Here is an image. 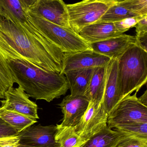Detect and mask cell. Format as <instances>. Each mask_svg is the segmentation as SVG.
<instances>
[{
	"label": "cell",
	"instance_id": "4fadbf2b",
	"mask_svg": "<svg viewBox=\"0 0 147 147\" xmlns=\"http://www.w3.org/2000/svg\"><path fill=\"white\" fill-rule=\"evenodd\" d=\"M136 43L135 36L123 34L90 45L91 50L96 52L110 59H117L129 47Z\"/></svg>",
	"mask_w": 147,
	"mask_h": 147
},
{
	"label": "cell",
	"instance_id": "5b68a950",
	"mask_svg": "<svg viewBox=\"0 0 147 147\" xmlns=\"http://www.w3.org/2000/svg\"><path fill=\"white\" fill-rule=\"evenodd\" d=\"M117 2L118 0H83L66 4L72 31L78 34L85 27L98 22L108 9Z\"/></svg>",
	"mask_w": 147,
	"mask_h": 147
},
{
	"label": "cell",
	"instance_id": "ac0fdd59",
	"mask_svg": "<svg viewBox=\"0 0 147 147\" xmlns=\"http://www.w3.org/2000/svg\"><path fill=\"white\" fill-rule=\"evenodd\" d=\"M95 68L79 69L67 71L64 74L72 96H84Z\"/></svg>",
	"mask_w": 147,
	"mask_h": 147
},
{
	"label": "cell",
	"instance_id": "4dcf8cb0",
	"mask_svg": "<svg viewBox=\"0 0 147 147\" xmlns=\"http://www.w3.org/2000/svg\"><path fill=\"white\" fill-rule=\"evenodd\" d=\"M23 5L26 10H28V9L33 6L37 0H19Z\"/></svg>",
	"mask_w": 147,
	"mask_h": 147
},
{
	"label": "cell",
	"instance_id": "2e32d148",
	"mask_svg": "<svg viewBox=\"0 0 147 147\" xmlns=\"http://www.w3.org/2000/svg\"><path fill=\"white\" fill-rule=\"evenodd\" d=\"M119 102L117 60L111 59L108 64L103 105L108 115Z\"/></svg>",
	"mask_w": 147,
	"mask_h": 147
},
{
	"label": "cell",
	"instance_id": "7402d4cb",
	"mask_svg": "<svg viewBox=\"0 0 147 147\" xmlns=\"http://www.w3.org/2000/svg\"><path fill=\"white\" fill-rule=\"evenodd\" d=\"M138 16L126 8L118 1L110 7L98 22H114Z\"/></svg>",
	"mask_w": 147,
	"mask_h": 147
},
{
	"label": "cell",
	"instance_id": "9c48e42d",
	"mask_svg": "<svg viewBox=\"0 0 147 147\" xmlns=\"http://www.w3.org/2000/svg\"><path fill=\"white\" fill-rule=\"evenodd\" d=\"M108 115L102 103L95 104L89 101L82 119L75 127L77 134L86 141L94 134L108 125Z\"/></svg>",
	"mask_w": 147,
	"mask_h": 147
},
{
	"label": "cell",
	"instance_id": "8fae6325",
	"mask_svg": "<svg viewBox=\"0 0 147 147\" xmlns=\"http://www.w3.org/2000/svg\"><path fill=\"white\" fill-rule=\"evenodd\" d=\"M111 60L91 49L74 53H64L61 74H64L73 70L102 67L107 65Z\"/></svg>",
	"mask_w": 147,
	"mask_h": 147
},
{
	"label": "cell",
	"instance_id": "d4e9b609",
	"mask_svg": "<svg viewBox=\"0 0 147 147\" xmlns=\"http://www.w3.org/2000/svg\"><path fill=\"white\" fill-rule=\"evenodd\" d=\"M138 16H147V0H118Z\"/></svg>",
	"mask_w": 147,
	"mask_h": 147
},
{
	"label": "cell",
	"instance_id": "d6986e66",
	"mask_svg": "<svg viewBox=\"0 0 147 147\" xmlns=\"http://www.w3.org/2000/svg\"><path fill=\"white\" fill-rule=\"evenodd\" d=\"M127 136L107 125L90 137L81 147H116Z\"/></svg>",
	"mask_w": 147,
	"mask_h": 147
},
{
	"label": "cell",
	"instance_id": "52a82bcc",
	"mask_svg": "<svg viewBox=\"0 0 147 147\" xmlns=\"http://www.w3.org/2000/svg\"><path fill=\"white\" fill-rule=\"evenodd\" d=\"M28 12L72 30L66 4L63 0H37Z\"/></svg>",
	"mask_w": 147,
	"mask_h": 147
},
{
	"label": "cell",
	"instance_id": "8992f818",
	"mask_svg": "<svg viewBox=\"0 0 147 147\" xmlns=\"http://www.w3.org/2000/svg\"><path fill=\"white\" fill-rule=\"evenodd\" d=\"M137 93L126 96L112 110L107 123L110 128L131 123H147V107L139 101Z\"/></svg>",
	"mask_w": 147,
	"mask_h": 147
},
{
	"label": "cell",
	"instance_id": "484cf974",
	"mask_svg": "<svg viewBox=\"0 0 147 147\" xmlns=\"http://www.w3.org/2000/svg\"><path fill=\"white\" fill-rule=\"evenodd\" d=\"M116 147H147V139L127 136Z\"/></svg>",
	"mask_w": 147,
	"mask_h": 147
},
{
	"label": "cell",
	"instance_id": "ba28073f",
	"mask_svg": "<svg viewBox=\"0 0 147 147\" xmlns=\"http://www.w3.org/2000/svg\"><path fill=\"white\" fill-rule=\"evenodd\" d=\"M57 126H31L17 135L18 147H60L55 140Z\"/></svg>",
	"mask_w": 147,
	"mask_h": 147
},
{
	"label": "cell",
	"instance_id": "4316f807",
	"mask_svg": "<svg viewBox=\"0 0 147 147\" xmlns=\"http://www.w3.org/2000/svg\"><path fill=\"white\" fill-rule=\"evenodd\" d=\"M145 16H146L130 17V18H126L122 20L114 22L117 28L119 31L124 33L125 32L128 31L130 28L135 27V25L139 22V21Z\"/></svg>",
	"mask_w": 147,
	"mask_h": 147
},
{
	"label": "cell",
	"instance_id": "3957f363",
	"mask_svg": "<svg viewBox=\"0 0 147 147\" xmlns=\"http://www.w3.org/2000/svg\"><path fill=\"white\" fill-rule=\"evenodd\" d=\"M117 60L120 102L146 84L147 51L136 43Z\"/></svg>",
	"mask_w": 147,
	"mask_h": 147
},
{
	"label": "cell",
	"instance_id": "9a60e30c",
	"mask_svg": "<svg viewBox=\"0 0 147 147\" xmlns=\"http://www.w3.org/2000/svg\"><path fill=\"white\" fill-rule=\"evenodd\" d=\"M114 22H97L84 27L78 34L89 44L100 42L123 34Z\"/></svg>",
	"mask_w": 147,
	"mask_h": 147
},
{
	"label": "cell",
	"instance_id": "d6a6232c",
	"mask_svg": "<svg viewBox=\"0 0 147 147\" xmlns=\"http://www.w3.org/2000/svg\"><path fill=\"white\" fill-rule=\"evenodd\" d=\"M99 1H110V0H99Z\"/></svg>",
	"mask_w": 147,
	"mask_h": 147
},
{
	"label": "cell",
	"instance_id": "cb8c5ba5",
	"mask_svg": "<svg viewBox=\"0 0 147 147\" xmlns=\"http://www.w3.org/2000/svg\"><path fill=\"white\" fill-rule=\"evenodd\" d=\"M113 129L129 136L147 139V123L134 122L120 124L116 125Z\"/></svg>",
	"mask_w": 147,
	"mask_h": 147
},
{
	"label": "cell",
	"instance_id": "ffe728a7",
	"mask_svg": "<svg viewBox=\"0 0 147 147\" xmlns=\"http://www.w3.org/2000/svg\"><path fill=\"white\" fill-rule=\"evenodd\" d=\"M55 139L60 147H81L85 142L76 132L75 127L57 124Z\"/></svg>",
	"mask_w": 147,
	"mask_h": 147
},
{
	"label": "cell",
	"instance_id": "1f68e13d",
	"mask_svg": "<svg viewBox=\"0 0 147 147\" xmlns=\"http://www.w3.org/2000/svg\"><path fill=\"white\" fill-rule=\"evenodd\" d=\"M139 101L143 105L147 107V90L145 91L142 96L138 98Z\"/></svg>",
	"mask_w": 147,
	"mask_h": 147
},
{
	"label": "cell",
	"instance_id": "5bb4252c",
	"mask_svg": "<svg viewBox=\"0 0 147 147\" xmlns=\"http://www.w3.org/2000/svg\"><path fill=\"white\" fill-rule=\"evenodd\" d=\"M0 18L9 20L28 32L39 30L19 0H0Z\"/></svg>",
	"mask_w": 147,
	"mask_h": 147
},
{
	"label": "cell",
	"instance_id": "83f0119b",
	"mask_svg": "<svg viewBox=\"0 0 147 147\" xmlns=\"http://www.w3.org/2000/svg\"><path fill=\"white\" fill-rule=\"evenodd\" d=\"M19 132L0 117V140L16 136Z\"/></svg>",
	"mask_w": 147,
	"mask_h": 147
},
{
	"label": "cell",
	"instance_id": "603a6c76",
	"mask_svg": "<svg viewBox=\"0 0 147 147\" xmlns=\"http://www.w3.org/2000/svg\"><path fill=\"white\" fill-rule=\"evenodd\" d=\"M14 83L7 59L0 52V98H4L5 92L13 86Z\"/></svg>",
	"mask_w": 147,
	"mask_h": 147
},
{
	"label": "cell",
	"instance_id": "f1b7e54d",
	"mask_svg": "<svg viewBox=\"0 0 147 147\" xmlns=\"http://www.w3.org/2000/svg\"><path fill=\"white\" fill-rule=\"evenodd\" d=\"M136 38L147 36V16H144L135 25Z\"/></svg>",
	"mask_w": 147,
	"mask_h": 147
},
{
	"label": "cell",
	"instance_id": "7a4b0ae2",
	"mask_svg": "<svg viewBox=\"0 0 147 147\" xmlns=\"http://www.w3.org/2000/svg\"><path fill=\"white\" fill-rule=\"evenodd\" d=\"M14 83L29 97L48 102L65 95L69 89L64 74L47 70L20 59H6Z\"/></svg>",
	"mask_w": 147,
	"mask_h": 147
},
{
	"label": "cell",
	"instance_id": "6da1fadb",
	"mask_svg": "<svg viewBox=\"0 0 147 147\" xmlns=\"http://www.w3.org/2000/svg\"><path fill=\"white\" fill-rule=\"evenodd\" d=\"M0 52L5 58L26 60L47 70L61 73L64 53L39 30L28 32L0 18Z\"/></svg>",
	"mask_w": 147,
	"mask_h": 147
},
{
	"label": "cell",
	"instance_id": "e0dca14e",
	"mask_svg": "<svg viewBox=\"0 0 147 147\" xmlns=\"http://www.w3.org/2000/svg\"><path fill=\"white\" fill-rule=\"evenodd\" d=\"M108 64L95 68L84 96L89 101L98 105L103 102Z\"/></svg>",
	"mask_w": 147,
	"mask_h": 147
},
{
	"label": "cell",
	"instance_id": "f546056e",
	"mask_svg": "<svg viewBox=\"0 0 147 147\" xmlns=\"http://www.w3.org/2000/svg\"><path fill=\"white\" fill-rule=\"evenodd\" d=\"M0 147H18L17 136L0 140Z\"/></svg>",
	"mask_w": 147,
	"mask_h": 147
},
{
	"label": "cell",
	"instance_id": "7c38bea8",
	"mask_svg": "<svg viewBox=\"0 0 147 147\" xmlns=\"http://www.w3.org/2000/svg\"><path fill=\"white\" fill-rule=\"evenodd\" d=\"M89 101L85 96H66L59 104L63 114L62 127H75L78 124L89 106Z\"/></svg>",
	"mask_w": 147,
	"mask_h": 147
},
{
	"label": "cell",
	"instance_id": "30bf717a",
	"mask_svg": "<svg viewBox=\"0 0 147 147\" xmlns=\"http://www.w3.org/2000/svg\"><path fill=\"white\" fill-rule=\"evenodd\" d=\"M29 98L21 87L19 86L14 88L12 86L5 92L4 99L1 101V107L37 120L39 119L38 105L36 103L30 100Z\"/></svg>",
	"mask_w": 147,
	"mask_h": 147
},
{
	"label": "cell",
	"instance_id": "277c9868",
	"mask_svg": "<svg viewBox=\"0 0 147 147\" xmlns=\"http://www.w3.org/2000/svg\"><path fill=\"white\" fill-rule=\"evenodd\" d=\"M29 18L40 32L64 53L91 49L90 45L72 30L56 25L28 12Z\"/></svg>",
	"mask_w": 147,
	"mask_h": 147
},
{
	"label": "cell",
	"instance_id": "44dd1931",
	"mask_svg": "<svg viewBox=\"0 0 147 147\" xmlns=\"http://www.w3.org/2000/svg\"><path fill=\"white\" fill-rule=\"evenodd\" d=\"M0 117L15 129L19 133L37 122V120L31 119L0 107Z\"/></svg>",
	"mask_w": 147,
	"mask_h": 147
}]
</instances>
